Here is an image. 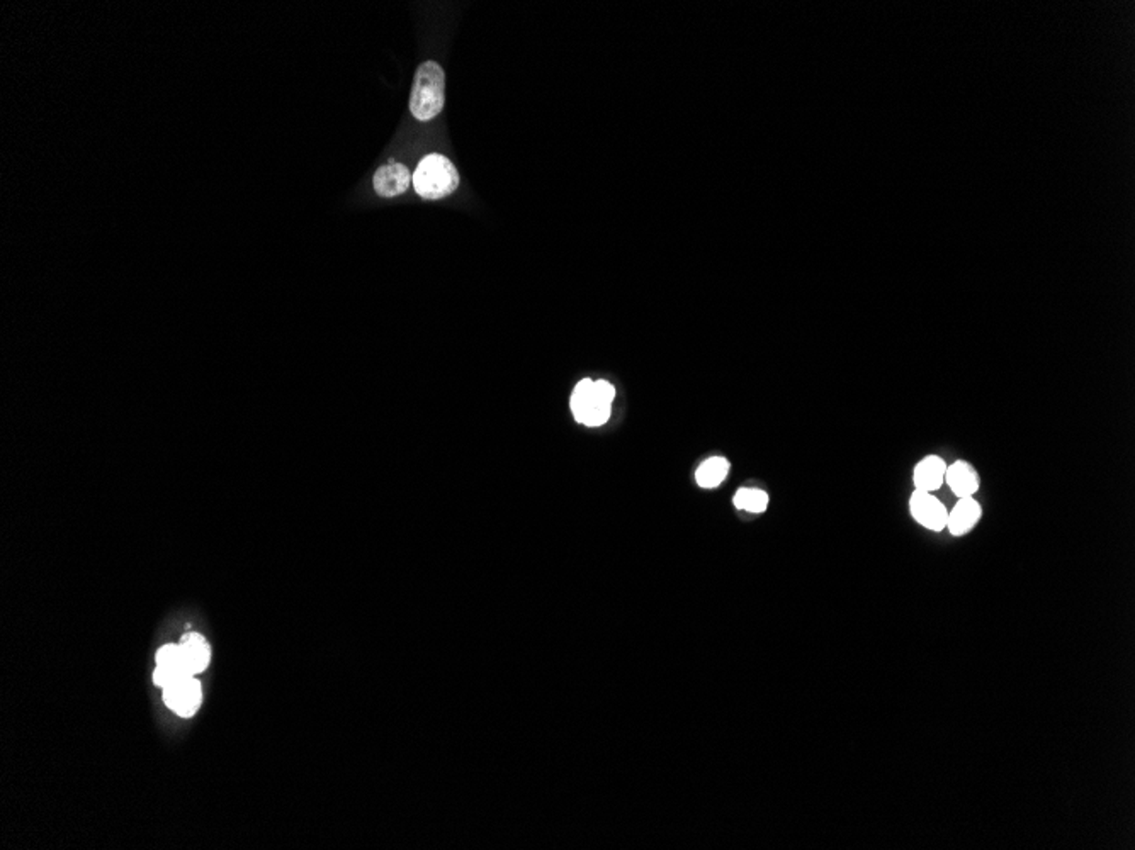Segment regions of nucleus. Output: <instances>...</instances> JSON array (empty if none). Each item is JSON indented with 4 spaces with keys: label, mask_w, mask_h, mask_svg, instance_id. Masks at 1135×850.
Returning <instances> with one entry per match:
<instances>
[{
    "label": "nucleus",
    "mask_w": 1135,
    "mask_h": 850,
    "mask_svg": "<svg viewBox=\"0 0 1135 850\" xmlns=\"http://www.w3.org/2000/svg\"><path fill=\"white\" fill-rule=\"evenodd\" d=\"M412 173L401 163H387L377 169L373 179L376 194L379 198L391 199L401 196L412 184Z\"/></svg>",
    "instance_id": "nucleus-5"
},
{
    "label": "nucleus",
    "mask_w": 1135,
    "mask_h": 850,
    "mask_svg": "<svg viewBox=\"0 0 1135 850\" xmlns=\"http://www.w3.org/2000/svg\"><path fill=\"white\" fill-rule=\"evenodd\" d=\"M446 74L437 62H425L413 77L410 111L418 121H430L439 116L446 104Z\"/></svg>",
    "instance_id": "nucleus-1"
},
{
    "label": "nucleus",
    "mask_w": 1135,
    "mask_h": 850,
    "mask_svg": "<svg viewBox=\"0 0 1135 850\" xmlns=\"http://www.w3.org/2000/svg\"><path fill=\"white\" fill-rule=\"evenodd\" d=\"M202 702V690L200 681L196 678H184L175 681L174 684L163 688V702L174 712L175 715L191 718L198 712Z\"/></svg>",
    "instance_id": "nucleus-4"
},
{
    "label": "nucleus",
    "mask_w": 1135,
    "mask_h": 850,
    "mask_svg": "<svg viewBox=\"0 0 1135 850\" xmlns=\"http://www.w3.org/2000/svg\"><path fill=\"white\" fill-rule=\"evenodd\" d=\"M593 393H595V397H597L599 401H602V403H605V405H612L614 395H615V389H614V385H612V384L605 383V381H599V383H595V389H593Z\"/></svg>",
    "instance_id": "nucleus-13"
},
{
    "label": "nucleus",
    "mask_w": 1135,
    "mask_h": 850,
    "mask_svg": "<svg viewBox=\"0 0 1135 850\" xmlns=\"http://www.w3.org/2000/svg\"><path fill=\"white\" fill-rule=\"evenodd\" d=\"M735 506L738 509H745L749 513H763L769 506V496L760 489L743 487L735 494Z\"/></svg>",
    "instance_id": "nucleus-11"
},
{
    "label": "nucleus",
    "mask_w": 1135,
    "mask_h": 850,
    "mask_svg": "<svg viewBox=\"0 0 1135 850\" xmlns=\"http://www.w3.org/2000/svg\"><path fill=\"white\" fill-rule=\"evenodd\" d=\"M727 472H729V462L723 456H712L697 468L696 479L700 487L712 489V487H717L726 479Z\"/></svg>",
    "instance_id": "nucleus-10"
},
{
    "label": "nucleus",
    "mask_w": 1135,
    "mask_h": 850,
    "mask_svg": "<svg viewBox=\"0 0 1135 850\" xmlns=\"http://www.w3.org/2000/svg\"><path fill=\"white\" fill-rule=\"evenodd\" d=\"M177 655H179V643H167V645H163L157 650L155 662H157V666L170 664L177 659Z\"/></svg>",
    "instance_id": "nucleus-12"
},
{
    "label": "nucleus",
    "mask_w": 1135,
    "mask_h": 850,
    "mask_svg": "<svg viewBox=\"0 0 1135 850\" xmlns=\"http://www.w3.org/2000/svg\"><path fill=\"white\" fill-rule=\"evenodd\" d=\"M948 464L942 456H926L914 466L913 484L916 491L935 493L945 484Z\"/></svg>",
    "instance_id": "nucleus-7"
},
{
    "label": "nucleus",
    "mask_w": 1135,
    "mask_h": 850,
    "mask_svg": "<svg viewBox=\"0 0 1135 850\" xmlns=\"http://www.w3.org/2000/svg\"><path fill=\"white\" fill-rule=\"evenodd\" d=\"M459 173L449 159L444 155H427L413 173L415 192L424 199H442L450 196L459 187Z\"/></svg>",
    "instance_id": "nucleus-2"
},
{
    "label": "nucleus",
    "mask_w": 1135,
    "mask_h": 850,
    "mask_svg": "<svg viewBox=\"0 0 1135 850\" xmlns=\"http://www.w3.org/2000/svg\"><path fill=\"white\" fill-rule=\"evenodd\" d=\"M181 652L186 661L191 672L196 676L202 672L212 659V649L208 640L196 631H186L179 641Z\"/></svg>",
    "instance_id": "nucleus-9"
},
{
    "label": "nucleus",
    "mask_w": 1135,
    "mask_h": 850,
    "mask_svg": "<svg viewBox=\"0 0 1135 850\" xmlns=\"http://www.w3.org/2000/svg\"><path fill=\"white\" fill-rule=\"evenodd\" d=\"M983 517V507L974 497H961L957 505L948 511L947 528L952 537H965L979 525Z\"/></svg>",
    "instance_id": "nucleus-6"
},
{
    "label": "nucleus",
    "mask_w": 1135,
    "mask_h": 850,
    "mask_svg": "<svg viewBox=\"0 0 1135 850\" xmlns=\"http://www.w3.org/2000/svg\"><path fill=\"white\" fill-rule=\"evenodd\" d=\"M945 482L950 491L961 497H974L981 487V477L973 464L967 460H955L950 464L945 474Z\"/></svg>",
    "instance_id": "nucleus-8"
},
{
    "label": "nucleus",
    "mask_w": 1135,
    "mask_h": 850,
    "mask_svg": "<svg viewBox=\"0 0 1135 850\" xmlns=\"http://www.w3.org/2000/svg\"><path fill=\"white\" fill-rule=\"evenodd\" d=\"M910 513L924 530L938 533L947 528L948 509L934 493L914 489L910 497Z\"/></svg>",
    "instance_id": "nucleus-3"
}]
</instances>
